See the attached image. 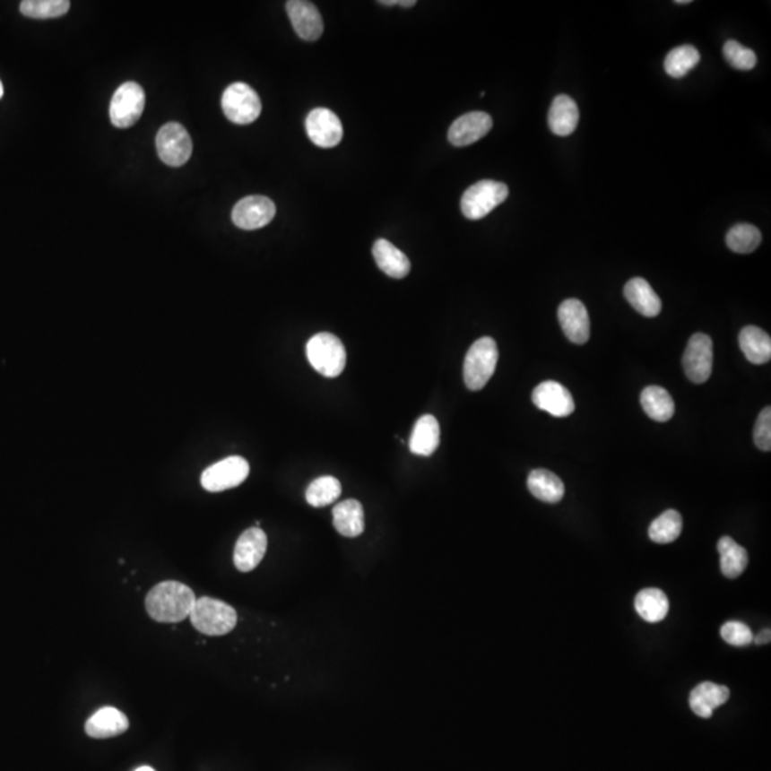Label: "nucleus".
<instances>
[{
  "label": "nucleus",
  "mask_w": 771,
  "mask_h": 771,
  "mask_svg": "<svg viewBox=\"0 0 771 771\" xmlns=\"http://www.w3.org/2000/svg\"><path fill=\"white\" fill-rule=\"evenodd\" d=\"M740 349L753 365H765L771 359V339L758 326H746L739 334Z\"/></svg>",
  "instance_id": "393cba45"
},
{
  "label": "nucleus",
  "mask_w": 771,
  "mask_h": 771,
  "mask_svg": "<svg viewBox=\"0 0 771 771\" xmlns=\"http://www.w3.org/2000/svg\"><path fill=\"white\" fill-rule=\"evenodd\" d=\"M493 127V119L489 113L470 112L460 116L449 129L450 143L457 148H464L483 139Z\"/></svg>",
  "instance_id": "4468645a"
},
{
  "label": "nucleus",
  "mask_w": 771,
  "mask_h": 771,
  "mask_svg": "<svg viewBox=\"0 0 771 771\" xmlns=\"http://www.w3.org/2000/svg\"><path fill=\"white\" fill-rule=\"evenodd\" d=\"M677 4H690V0H676Z\"/></svg>",
  "instance_id": "ea45409f"
},
{
  "label": "nucleus",
  "mask_w": 771,
  "mask_h": 771,
  "mask_svg": "<svg viewBox=\"0 0 771 771\" xmlns=\"http://www.w3.org/2000/svg\"><path fill=\"white\" fill-rule=\"evenodd\" d=\"M580 119L577 103L570 96L559 95L551 103L547 123L551 132L558 136H568L575 132Z\"/></svg>",
  "instance_id": "412c9836"
},
{
  "label": "nucleus",
  "mask_w": 771,
  "mask_h": 771,
  "mask_svg": "<svg viewBox=\"0 0 771 771\" xmlns=\"http://www.w3.org/2000/svg\"><path fill=\"white\" fill-rule=\"evenodd\" d=\"M624 298L645 317H655L662 312V300L655 295L649 282L642 277H633L624 286Z\"/></svg>",
  "instance_id": "4be33fe9"
},
{
  "label": "nucleus",
  "mask_w": 771,
  "mask_h": 771,
  "mask_svg": "<svg viewBox=\"0 0 771 771\" xmlns=\"http://www.w3.org/2000/svg\"><path fill=\"white\" fill-rule=\"evenodd\" d=\"M730 697V690L726 686L712 683V681H705L696 686L691 690L690 703L691 710H693L701 719H710L713 715V710L724 705Z\"/></svg>",
  "instance_id": "6ab92c4d"
},
{
  "label": "nucleus",
  "mask_w": 771,
  "mask_h": 771,
  "mask_svg": "<svg viewBox=\"0 0 771 771\" xmlns=\"http://www.w3.org/2000/svg\"><path fill=\"white\" fill-rule=\"evenodd\" d=\"M720 635H722L724 642L736 645V647L750 645L754 638L750 628L741 621H727V623L723 624Z\"/></svg>",
  "instance_id": "c9c22d12"
},
{
  "label": "nucleus",
  "mask_w": 771,
  "mask_h": 771,
  "mask_svg": "<svg viewBox=\"0 0 771 771\" xmlns=\"http://www.w3.org/2000/svg\"><path fill=\"white\" fill-rule=\"evenodd\" d=\"M276 204L266 196H247L238 200L231 212V221L243 230H256L273 221Z\"/></svg>",
  "instance_id": "f8f14e48"
},
{
  "label": "nucleus",
  "mask_w": 771,
  "mask_h": 771,
  "mask_svg": "<svg viewBox=\"0 0 771 771\" xmlns=\"http://www.w3.org/2000/svg\"><path fill=\"white\" fill-rule=\"evenodd\" d=\"M723 55L730 66L739 71H751L758 65V56L753 50L744 48L736 40H727L723 46Z\"/></svg>",
  "instance_id": "f704fd0d"
},
{
  "label": "nucleus",
  "mask_w": 771,
  "mask_h": 771,
  "mask_svg": "<svg viewBox=\"0 0 771 771\" xmlns=\"http://www.w3.org/2000/svg\"><path fill=\"white\" fill-rule=\"evenodd\" d=\"M416 4V0H397V6L413 7Z\"/></svg>",
  "instance_id": "58836bf2"
},
{
  "label": "nucleus",
  "mask_w": 771,
  "mask_h": 771,
  "mask_svg": "<svg viewBox=\"0 0 771 771\" xmlns=\"http://www.w3.org/2000/svg\"><path fill=\"white\" fill-rule=\"evenodd\" d=\"M250 466L247 460L240 456H230L221 462L214 463L204 470L200 477V483L204 490L212 493L238 488V484L249 476Z\"/></svg>",
  "instance_id": "1a4fd4ad"
},
{
  "label": "nucleus",
  "mask_w": 771,
  "mask_h": 771,
  "mask_svg": "<svg viewBox=\"0 0 771 771\" xmlns=\"http://www.w3.org/2000/svg\"><path fill=\"white\" fill-rule=\"evenodd\" d=\"M720 553V568L727 578H737L743 575L749 563V554L744 547L737 544L732 537L724 536L717 543Z\"/></svg>",
  "instance_id": "cd10ccee"
},
{
  "label": "nucleus",
  "mask_w": 771,
  "mask_h": 771,
  "mask_svg": "<svg viewBox=\"0 0 771 771\" xmlns=\"http://www.w3.org/2000/svg\"><path fill=\"white\" fill-rule=\"evenodd\" d=\"M643 409L655 421H669L674 416L673 397L660 386H649L640 394Z\"/></svg>",
  "instance_id": "bb28decb"
},
{
  "label": "nucleus",
  "mask_w": 771,
  "mask_h": 771,
  "mask_svg": "<svg viewBox=\"0 0 771 771\" xmlns=\"http://www.w3.org/2000/svg\"><path fill=\"white\" fill-rule=\"evenodd\" d=\"M534 406L547 411L554 418H567L575 411V400L572 393L560 383L547 380L540 383L532 394Z\"/></svg>",
  "instance_id": "ddd939ff"
},
{
  "label": "nucleus",
  "mask_w": 771,
  "mask_h": 771,
  "mask_svg": "<svg viewBox=\"0 0 771 771\" xmlns=\"http://www.w3.org/2000/svg\"><path fill=\"white\" fill-rule=\"evenodd\" d=\"M636 611L643 620L659 623L666 619L670 603L666 594L659 589H645L637 593L635 602Z\"/></svg>",
  "instance_id": "c85d7f7f"
},
{
  "label": "nucleus",
  "mask_w": 771,
  "mask_h": 771,
  "mask_svg": "<svg viewBox=\"0 0 771 771\" xmlns=\"http://www.w3.org/2000/svg\"><path fill=\"white\" fill-rule=\"evenodd\" d=\"M508 196L507 185L496 180H481L464 192L462 197V213L469 221H481Z\"/></svg>",
  "instance_id": "39448f33"
},
{
  "label": "nucleus",
  "mask_w": 771,
  "mask_h": 771,
  "mask_svg": "<svg viewBox=\"0 0 771 771\" xmlns=\"http://www.w3.org/2000/svg\"><path fill=\"white\" fill-rule=\"evenodd\" d=\"M498 360V349L491 337H481L467 351L463 365V377L467 389L481 390L495 373Z\"/></svg>",
  "instance_id": "7ed1b4c3"
},
{
  "label": "nucleus",
  "mask_w": 771,
  "mask_h": 771,
  "mask_svg": "<svg viewBox=\"0 0 771 771\" xmlns=\"http://www.w3.org/2000/svg\"><path fill=\"white\" fill-rule=\"evenodd\" d=\"M144 91L134 82H126L116 89L110 102V120L113 126L127 129L141 119L144 110Z\"/></svg>",
  "instance_id": "0eeeda50"
},
{
  "label": "nucleus",
  "mask_w": 771,
  "mask_h": 771,
  "mask_svg": "<svg viewBox=\"0 0 771 771\" xmlns=\"http://www.w3.org/2000/svg\"><path fill=\"white\" fill-rule=\"evenodd\" d=\"M221 109L230 122L236 125H249L257 120L262 113V102L252 86L238 82L230 84L223 91Z\"/></svg>",
  "instance_id": "423d86ee"
},
{
  "label": "nucleus",
  "mask_w": 771,
  "mask_h": 771,
  "mask_svg": "<svg viewBox=\"0 0 771 771\" xmlns=\"http://www.w3.org/2000/svg\"><path fill=\"white\" fill-rule=\"evenodd\" d=\"M289 19L299 38L315 42L323 35V19L319 9L308 0H290L286 4Z\"/></svg>",
  "instance_id": "f3484780"
},
{
  "label": "nucleus",
  "mask_w": 771,
  "mask_h": 771,
  "mask_svg": "<svg viewBox=\"0 0 771 771\" xmlns=\"http://www.w3.org/2000/svg\"><path fill=\"white\" fill-rule=\"evenodd\" d=\"M527 488L534 498L544 503H559L565 496V484L550 470H533L527 479Z\"/></svg>",
  "instance_id": "a878e982"
},
{
  "label": "nucleus",
  "mask_w": 771,
  "mask_h": 771,
  "mask_svg": "<svg viewBox=\"0 0 771 771\" xmlns=\"http://www.w3.org/2000/svg\"><path fill=\"white\" fill-rule=\"evenodd\" d=\"M306 132L316 146L334 148L343 139V125L336 113L326 108H316L306 117Z\"/></svg>",
  "instance_id": "9b49d317"
},
{
  "label": "nucleus",
  "mask_w": 771,
  "mask_h": 771,
  "mask_svg": "<svg viewBox=\"0 0 771 771\" xmlns=\"http://www.w3.org/2000/svg\"><path fill=\"white\" fill-rule=\"evenodd\" d=\"M306 354L316 372L325 377H337L346 368V349L334 334H315L308 342Z\"/></svg>",
  "instance_id": "20e7f679"
},
{
  "label": "nucleus",
  "mask_w": 771,
  "mask_h": 771,
  "mask_svg": "<svg viewBox=\"0 0 771 771\" xmlns=\"http://www.w3.org/2000/svg\"><path fill=\"white\" fill-rule=\"evenodd\" d=\"M129 729L126 715L115 707H103L86 722V734L93 739L120 736Z\"/></svg>",
  "instance_id": "a211bd4d"
},
{
  "label": "nucleus",
  "mask_w": 771,
  "mask_h": 771,
  "mask_svg": "<svg viewBox=\"0 0 771 771\" xmlns=\"http://www.w3.org/2000/svg\"><path fill=\"white\" fill-rule=\"evenodd\" d=\"M559 322L563 334L575 344H585L590 339V317L587 308L577 299H567L559 306Z\"/></svg>",
  "instance_id": "dca6fc26"
},
{
  "label": "nucleus",
  "mask_w": 771,
  "mask_h": 771,
  "mask_svg": "<svg viewBox=\"0 0 771 771\" xmlns=\"http://www.w3.org/2000/svg\"><path fill=\"white\" fill-rule=\"evenodd\" d=\"M683 368L690 382H707L713 370V342L707 334H696L690 337L683 354Z\"/></svg>",
  "instance_id": "9d476101"
},
{
  "label": "nucleus",
  "mask_w": 771,
  "mask_h": 771,
  "mask_svg": "<svg viewBox=\"0 0 771 771\" xmlns=\"http://www.w3.org/2000/svg\"><path fill=\"white\" fill-rule=\"evenodd\" d=\"M753 640L758 643V645H766V643H770V628H766V630L761 631L760 635L756 636Z\"/></svg>",
  "instance_id": "4c0bfd02"
},
{
  "label": "nucleus",
  "mask_w": 771,
  "mask_h": 771,
  "mask_svg": "<svg viewBox=\"0 0 771 771\" xmlns=\"http://www.w3.org/2000/svg\"><path fill=\"white\" fill-rule=\"evenodd\" d=\"M700 62V52L694 46L683 45L674 49L670 50L669 55L664 60V71L669 76L680 77L686 76L689 72L693 71L694 67L697 66Z\"/></svg>",
  "instance_id": "7c9ffc66"
},
{
  "label": "nucleus",
  "mask_w": 771,
  "mask_h": 771,
  "mask_svg": "<svg viewBox=\"0 0 771 771\" xmlns=\"http://www.w3.org/2000/svg\"><path fill=\"white\" fill-rule=\"evenodd\" d=\"M341 495V481L334 476H322L308 484L306 500L313 507H325L334 503Z\"/></svg>",
  "instance_id": "2f4dec72"
},
{
  "label": "nucleus",
  "mask_w": 771,
  "mask_h": 771,
  "mask_svg": "<svg viewBox=\"0 0 771 771\" xmlns=\"http://www.w3.org/2000/svg\"><path fill=\"white\" fill-rule=\"evenodd\" d=\"M726 243L732 252L747 255L754 252L760 246L761 231L749 223H739L730 229L726 236Z\"/></svg>",
  "instance_id": "473e14b6"
},
{
  "label": "nucleus",
  "mask_w": 771,
  "mask_h": 771,
  "mask_svg": "<svg viewBox=\"0 0 771 771\" xmlns=\"http://www.w3.org/2000/svg\"><path fill=\"white\" fill-rule=\"evenodd\" d=\"M156 149L163 163L172 168H180L189 161L193 144L189 132L180 123H166L159 130L156 137Z\"/></svg>",
  "instance_id": "6e6552de"
},
{
  "label": "nucleus",
  "mask_w": 771,
  "mask_h": 771,
  "mask_svg": "<svg viewBox=\"0 0 771 771\" xmlns=\"http://www.w3.org/2000/svg\"><path fill=\"white\" fill-rule=\"evenodd\" d=\"M69 0H23L21 4L22 14L32 19L60 18L69 12Z\"/></svg>",
  "instance_id": "72a5a7b5"
},
{
  "label": "nucleus",
  "mask_w": 771,
  "mask_h": 771,
  "mask_svg": "<svg viewBox=\"0 0 771 771\" xmlns=\"http://www.w3.org/2000/svg\"><path fill=\"white\" fill-rule=\"evenodd\" d=\"M267 550V536L259 527L246 530L238 537L233 553V561L238 572L249 573L264 560Z\"/></svg>",
  "instance_id": "2eb2a0df"
},
{
  "label": "nucleus",
  "mask_w": 771,
  "mask_h": 771,
  "mask_svg": "<svg viewBox=\"0 0 771 771\" xmlns=\"http://www.w3.org/2000/svg\"><path fill=\"white\" fill-rule=\"evenodd\" d=\"M2 96H4V84L0 82V99H2Z\"/></svg>",
  "instance_id": "79ce46f5"
},
{
  "label": "nucleus",
  "mask_w": 771,
  "mask_h": 771,
  "mask_svg": "<svg viewBox=\"0 0 771 771\" xmlns=\"http://www.w3.org/2000/svg\"><path fill=\"white\" fill-rule=\"evenodd\" d=\"M136 771H154V770H153V768H151V767H141V768H137Z\"/></svg>",
  "instance_id": "a19ab883"
},
{
  "label": "nucleus",
  "mask_w": 771,
  "mask_h": 771,
  "mask_svg": "<svg viewBox=\"0 0 771 771\" xmlns=\"http://www.w3.org/2000/svg\"><path fill=\"white\" fill-rule=\"evenodd\" d=\"M334 524L342 536H360L365 532V510L360 501L349 498L334 506Z\"/></svg>",
  "instance_id": "5701e85b"
},
{
  "label": "nucleus",
  "mask_w": 771,
  "mask_h": 771,
  "mask_svg": "<svg viewBox=\"0 0 771 771\" xmlns=\"http://www.w3.org/2000/svg\"><path fill=\"white\" fill-rule=\"evenodd\" d=\"M438 445H440V426L437 419L431 414H424L414 424L409 447L413 455L431 456Z\"/></svg>",
  "instance_id": "b1692460"
},
{
  "label": "nucleus",
  "mask_w": 771,
  "mask_h": 771,
  "mask_svg": "<svg viewBox=\"0 0 771 771\" xmlns=\"http://www.w3.org/2000/svg\"><path fill=\"white\" fill-rule=\"evenodd\" d=\"M754 443L763 452L771 450V409L765 407L754 426Z\"/></svg>",
  "instance_id": "e433bc0d"
},
{
  "label": "nucleus",
  "mask_w": 771,
  "mask_h": 771,
  "mask_svg": "<svg viewBox=\"0 0 771 771\" xmlns=\"http://www.w3.org/2000/svg\"><path fill=\"white\" fill-rule=\"evenodd\" d=\"M683 530V519L676 510H667L657 519L653 520L649 527V537L657 544L673 543L679 539Z\"/></svg>",
  "instance_id": "c756f323"
},
{
  "label": "nucleus",
  "mask_w": 771,
  "mask_h": 771,
  "mask_svg": "<svg viewBox=\"0 0 771 771\" xmlns=\"http://www.w3.org/2000/svg\"><path fill=\"white\" fill-rule=\"evenodd\" d=\"M196 600L189 585L168 580L154 585L148 593L144 604L153 620L178 623L190 616Z\"/></svg>",
  "instance_id": "f257e3e1"
},
{
  "label": "nucleus",
  "mask_w": 771,
  "mask_h": 771,
  "mask_svg": "<svg viewBox=\"0 0 771 771\" xmlns=\"http://www.w3.org/2000/svg\"><path fill=\"white\" fill-rule=\"evenodd\" d=\"M372 252L376 264L387 276L393 279H403L411 273V260L389 240L386 238L376 240Z\"/></svg>",
  "instance_id": "aec40b11"
},
{
  "label": "nucleus",
  "mask_w": 771,
  "mask_h": 771,
  "mask_svg": "<svg viewBox=\"0 0 771 771\" xmlns=\"http://www.w3.org/2000/svg\"><path fill=\"white\" fill-rule=\"evenodd\" d=\"M193 628L206 636H225L236 628L238 613L221 600L200 597L190 613Z\"/></svg>",
  "instance_id": "f03ea898"
}]
</instances>
